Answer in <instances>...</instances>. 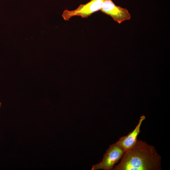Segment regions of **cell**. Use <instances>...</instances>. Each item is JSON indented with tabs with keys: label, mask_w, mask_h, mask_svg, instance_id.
I'll list each match as a JSON object with an SVG mask.
<instances>
[{
	"label": "cell",
	"mask_w": 170,
	"mask_h": 170,
	"mask_svg": "<svg viewBox=\"0 0 170 170\" xmlns=\"http://www.w3.org/2000/svg\"><path fill=\"white\" fill-rule=\"evenodd\" d=\"M113 170H160L161 157L155 147L146 141L137 140L125 152L119 163Z\"/></svg>",
	"instance_id": "1"
},
{
	"label": "cell",
	"mask_w": 170,
	"mask_h": 170,
	"mask_svg": "<svg viewBox=\"0 0 170 170\" xmlns=\"http://www.w3.org/2000/svg\"><path fill=\"white\" fill-rule=\"evenodd\" d=\"M125 151L116 143L110 145L105 153L102 161L93 166L92 170H111L122 157Z\"/></svg>",
	"instance_id": "2"
},
{
	"label": "cell",
	"mask_w": 170,
	"mask_h": 170,
	"mask_svg": "<svg viewBox=\"0 0 170 170\" xmlns=\"http://www.w3.org/2000/svg\"><path fill=\"white\" fill-rule=\"evenodd\" d=\"M105 0H91L85 4H81L76 9L72 10H65L62 17L65 20H69L74 16L87 18L92 14L100 10Z\"/></svg>",
	"instance_id": "3"
},
{
	"label": "cell",
	"mask_w": 170,
	"mask_h": 170,
	"mask_svg": "<svg viewBox=\"0 0 170 170\" xmlns=\"http://www.w3.org/2000/svg\"><path fill=\"white\" fill-rule=\"evenodd\" d=\"M102 12L110 15L119 24L130 20V13L126 8L116 5L112 0H105L100 10Z\"/></svg>",
	"instance_id": "4"
},
{
	"label": "cell",
	"mask_w": 170,
	"mask_h": 170,
	"mask_svg": "<svg viewBox=\"0 0 170 170\" xmlns=\"http://www.w3.org/2000/svg\"><path fill=\"white\" fill-rule=\"evenodd\" d=\"M145 117H140L139 122L134 129L127 135L121 137L116 142L125 152L131 149L135 144L137 137L140 133V128Z\"/></svg>",
	"instance_id": "5"
},
{
	"label": "cell",
	"mask_w": 170,
	"mask_h": 170,
	"mask_svg": "<svg viewBox=\"0 0 170 170\" xmlns=\"http://www.w3.org/2000/svg\"><path fill=\"white\" fill-rule=\"evenodd\" d=\"M1 102H0V106H1Z\"/></svg>",
	"instance_id": "6"
}]
</instances>
